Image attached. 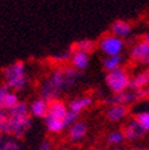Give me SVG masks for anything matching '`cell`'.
Returning a JSON list of instances; mask_svg holds the SVG:
<instances>
[{
  "mask_svg": "<svg viewBox=\"0 0 149 150\" xmlns=\"http://www.w3.org/2000/svg\"><path fill=\"white\" fill-rule=\"evenodd\" d=\"M81 73L74 69L70 64L57 66L49 76L40 86V97L48 103L60 99L65 91L70 89L77 85Z\"/></svg>",
  "mask_w": 149,
  "mask_h": 150,
  "instance_id": "obj_1",
  "label": "cell"
},
{
  "mask_svg": "<svg viewBox=\"0 0 149 150\" xmlns=\"http://www.w3.org/2000/svg\"><path fill=\"white\" fill-rule=\"evenodd\" d=\"M7 127L5 136L19 141L23 138L32 125V117L29 112V105L25 101H19L16 107L7 111Z\"/></svg>",
  "mask_w": 149,
  "mask_h": 150,
  "instance_id": "obj_2",
  "label": "cell"
},
{
  "mask_svg": "<svg viewBox=\"0 0 149 150\" xmlns=\"http://www.w3.org/2000/svg\"><path fill=\"white\" fill-rule=\"evenodd\" d=\"M4 83L13 92H22L29 85V76L26 74V66L23 61H16L6 66L3 71Z\"/></svg>",
  "mask_w": 149,
  "mask_h": 150,
  "instance_id": "obj_3",
  "label": "cell"
},
{
  "mask_svg": "<svg viewBox=\"0 0 149 150\" xmlns=\"http://www.w3.org/2000/svg\"><path fill=\"white\" fill-rule=\"evenodd\" d=\"M130 80L131 79L129 78V74L122 67L116 69V70L109 71L105 75V82L114 94H118V93L128 91L129 85H130Z\"/></svg>",
  "mask_w": 149,
  "mask_h": 150,
  "instance_id": "obj_4",
  "label": "cell"
},
{
  "mask_svg": "<svg viewBox=\"0 0 149 150\" xmlns=\"http://www.w3.org/2000/svg\"><path fill=\"white\" fill-rule=\"evenodd\" d=\"M124 42L119 37L109 33L101 37L99 41V49L106 56H118L123 51Z\"/></svg>",
  "mask_w": 149,
  "mask_h": 150,
  "instance_id": "obj_5",
  "label": "cell"
},
{
  "mask_svg": "<svg viewBox=\"0 0 149 150\" xmlns=\"http://www.w3.org/2000/svg\"><path fill=\"white\" fill-rule=\"evenodd\" d=\"M105 104L107 105H124L128 106L129 104H131L134 101H137L136 98V92L135 91H125L122 93H118V94H112L109 98H105Z\"/></svg>",
  "mask_w": 149,
  "mask_h": 150,
  "instance_id": "obj_6",
  "label": "cell"
},
{
  "mask_svg": "<svg viewBox=\"0 0 149 150\" xmlns=\"http://www.w3.org/2000/svg\"><path fill=\"white\" fill-rule=\"evenodd\" d=\"M122 132H123L125 139H128V141H135V139H138V138L143 137V135L145 134V131L142 129V126L134 118L131 120H129L123 126Z\"/></svg>",
  "mask_w": 149,
  "mask_h": 150,
  "instance_id": "obj_7",
  "label": "cell"
},
{
  "mask_svg": "<svg viewBox=\"0 0 149 150\" xmlns=\"http://www.w3.org/2000/svg\"><path fill=\"white\" fill-rule=\"evenodd\" d=\"M48 105H49V103L47 100H44L43 98H41V97L33 99L29 104L30 116L35 117V118H42V119H44V117L48 115Z\"/></svg>",
  "mask_w": 149,
  "mask_h": 150,
  "instance_id": "obj_8",
  "label": "cell"
},
{
  "mask_svg": "<svg viewBox=\"0 0 149 150\" xmlns=\"http://www.w3.org/2000/svg\"><path fill=\"white\" fill-rule=\"evenodd\" d=\"M70 49V48H69ZM72 51V57H70V66L77 69L78 71H84L89 66V55L81 51Z\"/></svg>",
  "mask_w": 149,
  "mask_h": 150,
  "instance_id": "obj_9",
  "label": "cell"
},
{
  "mask_svg": "<svg viewBox=\"0 0 149 150\" xmlns=\"http://www.w3.org/2000/svg\"><path fill=\"white\" fill-rule=\"evenodd\" d=\"M93 103V99L91 96H81V97H75L68 101L67 106L68 110L75 112V113L80 115V112H82L84 110H86L87 107H89Z\"/></svg>",
  "mask_w": 149,
  "mask_h": 150,
  "instance_id": "obj_10",
  "label": "cell"
},
{
  "mask_svg": "<svg viewBox=\"0 0 149 150\" xmlns=\"http://www.w3.org/2000/svg\"><path fill=\"white\" fill-rule=\"evenodd\" d=\"M86 134H87V125L81 120H78L77 123H74L73 125L67 127V136L72 142L81 141L86 136Z\"/></svg>",
  "mask_w": 149,
  "mask_h": 150,
  "instance_id": "obj_11",
  "label": "cell"
},
{
  "mask_svg": "<svg viewBox=\"0 0 149 150\" xmlns=\"http://www.w3.org/2000/svg\"><path fill=\"white\" fill-rule=\"evenodd\" d=\"M67 111H68V106L61 99L53 100L48 105V115L51 117H55V118L63 119L65 115L67 113Z\"/></svg>",
  "mask_w": 149,
  "mask_h": 150,
  "instance_id": "obj_12",
  "label": "cell"
},
{
  "mask_svg": "<svg viewBox=\"0 0 149 150\" xmlns=\"http://www.w3.org/2000/svg\"><path fill=\"white\" fill-rule=\"evenodd\" d=\"M129 107L124 105H111L106 111V118L110 122H118L126 117Z\"/></svg>",
  "mask_w": 149,
  "mask_h": 150,
  "instance_id": "obj_13",
  "label": "cell"
},
{
  "mask_svg": "<svg viewBox=\"0 0 149 150\" xmlns=\"http://www.w3.org/2000/svg\"><path fill=\"white\" fill-rule=\"evenodd\" d=\"M43 120H44V125L48 130V132H50V134H61L67 129L63 123V119L55 118V117L47 115Z\"/></svg>",
  "mask_w": 149,
  "mask_h": 150,
  "instance_id": "obj_14",
  "label": "cell"
},
{
  "mask_svg": "<svg viewBox=\"0 0 149 150\" xmlns=\"http://www.w3.org/2000/svg\"><path fill=\"white\" fill-rule=\"evenodd\" d=\"M149 55V44L144 41L137 43L130 51V57L134 61L137 62H143L145 60V57Z\"/></svg>",
  "mask_w": 149,
  "mask_h": 150,
  "instance_id": "obj_15",
  "label": "cell"
},
{
  "mask_svg": "<svg viewBox=\"0 0 149 150\" xmlns=\"http://www.w3.org/2000/svg\"><path fill=\"white\" fill-rule=\"evenodd\" d=\"M148 83H149V68L147 70L142 71L141 74L136 75L134 79L130 80L129 89L130 91H138V89L144 88Z\"/></svg>",
  "mask_w": 149,
  "mask_h": 150,
  "instance_id": "obj_16",
  "label": "cell"
},
{
  "mask_svg": "<svg viewBox=\"0 0 149 150\" xmlns=\"http://www.w3.org/2000/svg\"><path fill=\"white\" fill-rule=\"evenodd\" d=\"M130 32H131V25L125 21L118 19V21L114 22L112 25H111V33L119 37V38L128 36Z\"/></svg>",
  "mask_w": 149,
  "mask_h": 150,
  "instance_id": "obj_17",
  "label": "cell"
},
{
  "mask_svg": "<svg viewBox=\"0 0 149 150\" xmlns=\"http://www.w3.org/2000/svg\"><path fill=\"white\" fill-rule=\"evenodd\" d=\"M70 50L73 51H81L86 54H91L96 50V43L92 42L91 40H80L78 42H74L70 45Z\"/></svg>",
  "mask_w": 149,
  "mask_h": 150,
  "instance_id": "obj_18",
  "label": "cell"
},
{
  "mask_svg": "<svg viewBox=\"0 0 149 150\" xmlns=\"http://www.w3.org/2000/svg\"><path fill=\"white\" fill-rule=\"evenodd\" d=\"M101 64L103 68L109 73V71H112L116 70L118 68H121L122 64V56H105V57L101 60Z\"/></svg>",
  "mask_w": 149,
  "mask_h": 150,
  "instance_id": "obj_19",
  "label": "cell"
},
{
  "mask_svg": "<svg viewBox=\"0 0 149 150\" xmlns=\"http://www.w3.org/2000/svg\"><path fill=\"white\" fill-rule=\"evenodd\" d=\"M70 57H72V51H70V49H68V50H63V51H60L57 54L51 55L50 60L54 63H57L60 66H63V64H66L67 62L70 61Z\"/></svg>",
  "mask_w": 149,
  "mask_h": 150,
  "instance_id": "obj_20",
  "label": "cell"
},
{
  "mask_svg": "<svg viewBox=\"0 0 149 150\" xmlns=\"http://www.w3.org/2000/svg\"><path fill=\"white\" fill-rule=\"evenodd\" d=\"M19 97H18V94L16 92L13 91H10L7 93V96L5 97V100H4V110L5 111H10L12 110L13 107H16L18 105V103H19Z\"/></svg>",
  "mask_w": 149,
  "mask_h": 150,
  "instance_id": "obj_21",
  "label": "cell"
},
{
  "mask_svg": "<svg viewBox=\"0 0 149 150\" xmlns=\"http://www.w3.org/2000/svg\"><path fill=\"white\" fill-rule=\"evenodd\" d=\"M124 135L122 131H112V132H110L106 137V142L110 144V145H119L124 142Z\"/></svg>",
  "mask_w": 149,
  "mask_h": 150,
  "instance_id": "obj_22",
  "label": "cell"
},
{
  "mask_svg": "<svg viewBox=\"0 0 149 150\" xmlns=\"http://www.w3.org/2000/svg\"><path fill=\"white\" fill-rule=\"evenodd\" d=\"M0 150H23V146L18 139H14L12 137H6Z\"/></svg>",
  "mask_w": 149,
  "mask_h": 150,
  "instance_id": "obj_23",
  "label": "cell"
},
{
  "mask_svg": "<svg viewBox=\"0 0 149 150\" xmlns=\"http://www.w3.org/2000/svg\"><path fill=\"white\" fill-rule=\"evenodd\" d=\"M135 120L142 126L144 131H149V111L140 112L135 116Z\"/></svg>",
  "mask_w": 149,
  "mask_h": 150,
  "instance_id": "obj_24",
  "label": "cell"
},
{
  "mask_svg": "<svg viewBox=\"0 0 149 150\" xmlns=\"http://www.w3.org/2000/svg\"><path fill=\"white\" fill-rule=\"evenodd\" d=\"M78 118H79V115H78V113H75V112L68 110L67 113H66L65 117H63V123H65L66 127H69V126L73 125L74 123H77V122L79 120Z\"/></svg>",
  "mask_w": 149,
  "mask_h": 150,
  "instance_id": "obj_25",
  "label": "cell"
},
{
  "mask_svg": "<svg viewBox=\"0 0 149 150\" xmlns=\"http://www.w3.org/2000/svg\"><path fill=\"white\" fill-rule=\"evenodd\" d=\"M7 111L0 110V134L5 135L6 134V127H7Z\"/></svg>",
  "mask_w": 149,
  "mask_h": 150,
  "instance_id": "obj_26",
  "label": "cell"
},
{
  "mask_svg": "<svg viewBox=\"0 0 149 150\" xmlns=\"http://www.w3.org/2000/svg\"><path fill=\"white\" fill-rule=\"evenodd\" d=\"M11 89L5 85V83H1L0 85V110H4V100H5V97L7 96V93L10 92Z\"/></svg>",
  "mask_w": 149,
  "mask_h": 150,
  "instance_id": "obj_27",
  "label": "cell"
},
{
  "mask_svg": "<svg viewBox=\"0 0 149 150\" xmlns=\"http://www.w3.org/2000/svg\"><path fill=\"white\" fill-rule=\"evenodd\" d=\"M37 150H54V144H53V142H51L50 139L45 138V139H43V141L40 143V145H38V148H37Z\"/></svg>",
  "mask_w": 149,
  "mask_h": 150,
  "instance_id": "obj_28",
  "label": "cell"
},
{
  "mask_svg": "<svg viewBox=\"0 0 149 150\" xmlns=\"http://www.w3.org/2000/svg\"><path fill=\"white\" fill-rule=\"evenodd\" d=\"M6 137H7V136H5V135H1V134H0V149H1V145H3V143L5 142Z\"/></svg>",
  "mask_w": 149,
  "mask_h": 150,
  "instance_id": "obj_29",
  "label": "cell"
},
{
  "mask_svg": "<svg viewBox=\"0 0 149 150\" xmlns=\"http://www.w3.org/2000/svg\"><path fill=\"white\" fill-rule=\"evenodd\" d=\"M111 150H128L125 148H122V146H115L114 149H111Z\"/></svg>",
  "mask_w": 149,
  "mask_h": 150,
  "instance_id": "obj_30",
  "label": "cell"
},
{
  "mask_svg": "<svg viewBox=\"0 0 149 150\" xmlns=\"http://www.w3.org/2000/svg\"><path fill=\"white\" fill-rule=\"evenodd\" d=\"M142 63H145V64H149V55L147 56V57H145V60L142 62Z\"/></svg>",
  "mask_w": 149,
  "mask_h": 150,
  "instance_id": "obj_31",
  "label": "cell"
},
{
  "mask_svg": "<svg viewBox=\"0 0 149 150\" xmlns=\"http://www.w3.org/2000/svg\"><path fill=\"white\" fill-rule=\"evenodd\" d=\"M143 41H144V42H147V43L149 44V33H148V35L144 37V40H143Z\"/></svg>",
  "mask_w": 149,
  "mask_h": 150,
  "instance_id": "obj_32",
  "label": "cell"
},
{
  "mask_svg": "<svg viewBox=\"0 0 149 150\" xmlns=\"http://www.w3.org/2000/svg\"><path fill=\"white\" fill-rule=\"evenodd\" d=\"M54 150H68L67 148H63V146H60V148H56V149H54Z\"/></svg>",
  "mask_w": 149,
  "mask_h": 150,
  "instance_id": "obj_33",
  "label": "cell"
}]
</instances>
